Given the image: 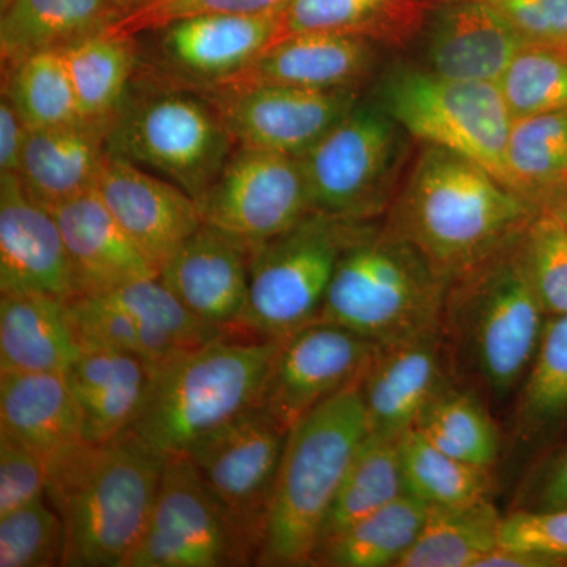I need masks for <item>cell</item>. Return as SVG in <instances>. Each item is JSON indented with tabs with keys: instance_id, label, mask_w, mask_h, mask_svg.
I'll list each match as a JSON object with an SVG mask.
<instances>
[{
	"instance_id": "obj_30",
	"label": "cell",
	"mask_w": 567,
	"mask_h": 567,
	"mask_svg": "<svg viewBox=\"0 0 567 567\" xmlns=\"http://www.w3.org/2000/svg\"><path fill=\"white\" fill-rule=\"evenodd\" d=\"M100 297L122 309L136 324L147 361L153 368L177 354L207 344L219 336L238 333L197 319L159 281L158 276L126 284L111 292L100 293Z\"/></svg>"
},
{
	"instance_id": "obj_34",
	"label": "cell",
	"mask_w": 567,
	"mask_h": 567,
	"mask_svg": "<svg viewBox=\"0 0 567 567\" xmlns=\"http://www.w3.org/2000/svg\"><path fill=\"white\" fill-rule=\"evenodd\" d=\"M503 518L488 498L431 509L398 567H476L499 546Z\"/></svg>"
},
{
	"instance_id": "obj_7",
	"label": "cell",
	"mask_w": 567,
	"mask_h": 567,
	"mask_svg": "<svg viewBox=\"0 0 567 567\" xmlns=\"http://www.w3.org/2000/svg\"><path fill=\"white\" fill-rule=\"evenodd\" d=\"M148 70L141 61L107 125V151L200 203L233 155L235 142L203 92Z\"/></svg>"
},
{
	"instance_id": "obj_46",
	"label": "cell",
	"mask_w": 567,
	"mask_h": 567,
	"mask_svg": "<svg viewBox=\"0 0 567 567\" xmlns=\"http://www.w3.org/2000/svg\"><path fill=\"white\" fill-rule=\"evenodd\" d=\"M525 44L567 51V0H486Z\"/></svg>"
},
{
	"instance_id": "obj_49",
	"label": "cell",
	"mask_w": 567,
	"mask_h": 567,
	"mask_svg": "<svg viewBox=\"0 0 567 567\" xmlns=\"http://www.w3.org/2000/svg\"><path fill=\"white\" fill-rule=\"evenodd\" d=\"M476 567H551L543 557H537L529 551L505 547L499 544L495 550L486 555Z\"/></svg>"
},
{
	"instance_id": "obj_53",
	"label": "cell",
	"mask_w": 567,
	"mask_h": 567,
	"mask_svg": "<svg viewBox=\"0 0 567 567\" xmlns=\"http://www.w3.org/2000/svg\"><path fill=\"white\" fill-rule=\"evenodd\" d=\"M0 2L6 3V2H7V0H0Z\"/></svg>"
},
{
	"instance_id": "obj_17",
	"label": "cell",
	"mask_w": 567,
	"mask_h": 567,
	"mask_svg": "<svg viewBox=\"0 0 567 567\" xmlns=\"http://www.w3.org/2000/svg\"><path fill=\"white\" fill-rule=\"evenodd\" d=\"M252 249L244 238L204 223L163 264L158 278L197 319L238 331Z\"/></svg>"
},
{
	"instance_id": "obj_21",
	"label": "cell",
	"mask_w": 567,
	"mask_h": 567,
	"mask_svg": "<svg viewBox=\"0 0 567 567\" xmlns=\"http://www.w3.org/2000/svg\"><path fill=\"white\" fill-rule=\"evenodd\" d=\"M424 70L461 81L498 82L525 47L486 0L439 2L423 33Z\"/></svg>"
},
{
	"instance_id": "obj_41",
	"label": "cell",
	"mask_w": 567,
	"mask_h": 567,
	"mask_svg": "<svg viewBox=\"0 0 567 567\" xmlns=\"http://www.w3.org/2000/svg\"><path fill=\"white\" fill-rule=\"evenodd\" d=\"M65 529L47 496L0 517V567L62 566Z\"/></svg>"
},
{
	"instance_id": "obj_24",
	"label": "cell",
	"mask_w": 567,
	"mask_h": 567,
	"mask_svg": "<svg viewBox=\"0 0 567 567\" xmlns=\"http://www.w3.org/2000/svg\"><path fill=\"white\" fill-rule=\"evenodd\" d=\"M107 159V125L81 121L29 130L14 175L33 200L52 210L93 192Z\"/></svg>"
},
{
	"instance_id": "obj_45",
	"label": "cell",
	"mask_w": 567,
	"mask_h": 567,
	"mask_svg": "<svg viewBox=\"0 0 567 567\" xmlns=\"http://www.w3.org/2000/svg\"><path fill=\"white\" fill-rule=\"evenodd\" d=\"M499 544L567 565V509L516 511L503 518Z\"/></svg>"
},
{
	"instance_id": "obj_15",
	"label": "cell",
	"mask_w": 567,
	"mask_h": 567,
	"mask_svg": "<svg viewBox=\"0 0 567 567\" xmlns=\"http://www.w3.org/2000/svg\"><path fill=\"white\" fill-rule=\"evenodd\" d=\"M379 346L341 324L316 320L279 344L262 395L271 417L289 432L306 415L360 382Z\"/></svg>"
},
{
	"instance_id": "obj_2",
	"label": "cell",
	"mask_w": 567,
	"mask_h": 567,
	"mask_svg": "<svg viewBox=\"0 0 567 567\" xmlns=\"http://www.w3.org/2000/svg\"><path fill=\"white\" fill-rule=\"evenodd\" d=\"M164 457L136 432L76 440L48 457V503L65 529L62 566L123 567L141 539Z\"/></svg>"
},
{
	"instance_id": "obj_3",
	"label": "cell",
	"mask_w": 567,
	"mask_h": 567,
	"mask_svg": "<svg viewBox=\"0 0 567 567\" xmlns=\"http://www.w3.org/2000/svg\"><path fill=\"white\" fill-rule=\"evenodd\" d=\"M522 234L447 282L446 346L496 399L520 388L548 317L529 281Z\"/></svg>"
},
{
	"instance_id": "obj_36",
	"label": "cell",
	"mask_w": 567,
	"mask_h": 567,
	"mask_svg": "<svg viewBox=\"0 0 567 567\" xmlns=\"http://www.w3.org/2000/svg\"><path fill=\"white\" fill-rule=\"evenodd\" d=\"M517 427L528 440L548 439L567 424V315L547 317L522 382Z\"/></svg>"
},
{
	"instance_id": "obj_1",
	"label": "cell",
	"mask_w": 567,
	"mask_h": 567,
	"mask_svg": "<svg viewBox=\"0 0 567 567\" xmlns=\"http://www.w3.org/2000/svg\"><path fill=\"white\" fill-rule=\"evenodd\" d=\"M537 212L481 164L421 144L386 213L385 227L415 246L450 282L524 233Z\"/></svg>"
},
{
	"instance_id": "obj_48",
	"label": "cell",
	"mask_w": 567,
	"mask_h": 567,
	"mask_svg": "<svg viewBox=\"0 0 567 567\" xmlns=\"http://www.w3.org/2000/svg\"><path fill=\"white\" fill-rule=\"evenodd\" d=\"M29 128L9 100H0V174H17Z\"/></svg>"
},
{
	"instance_id": "obj_28",
	"label": "cell",
	"mask_w": 567,
	"mask_h": 567,
	"mask_svg": "<svg viewBox=\"0 0 567 567\" xmlns=\"http://www.w3.org/2000/svg\"><path fill=\"white\" fill-rule=\"evenodd\" d=\"M66 300L47 293L0 297V372H59L80 354Z\"/></svg>"
},
{
	"instance_id": "obj_38",
	"label": "cell",
	"mask_w": 567,
	"mask_h": 567,
	"mask_svg": "<svg viewBox=\"0 0 567 567\" xmlns=\"http://www.w3.org/2000/svg\"><path fill=\"white\" fill-rule=\"evenodd\" d=\"M427 442L450 456L491 470L498 457V432L475 393L450 385L415 425Z\"/></svg>"
},
{
	"instance_id": "obj_22",
	"label": "cell",
	"mask_w": 567,
	"mask_h": 567,
	"mask_svg": "<svg viewBox=\"0 0 567 567\" xmlns=\"http://www.w3.org/2000/svg\"><path fill=\"white\" fill-rule=\"evenodd\" d=\"M380 55L360 37L330 32L284 35L226 84H279L315 91H361ZM224 85V84H223Z\"/></svg>"
},
{
	"instance_id": "obj_52",
	"label": "cell",
	"mask_w": 567,
	"mask_h": 567,
	"mask_svg": "<svg viewBox=\"0 0 567 567\" xmlns=\"http://www.w3.org/2000/svg\"><path fill=\"white\" fill-rule=\"evenodd\" d=\"M440 2H450V0H440Z\"/></svg>"
},
{
	"instance_id": "obj_6",
	"label": "cell",
	"mask_w": 567,
	"mask_h": 567,
	"mask_svg": "<svg viewBox=\"0 0 567 567\" xmlns=\"http://www.w3.org/2000/svg\"><path fill=\"white\" fill-rule=\"evenodd\" d=\"M447 282L385 224L371 223L342 254L320 319L379 347L443 331Z\"/></svg>"
},
{
	"instance_id": "obj_42",
	"label": "cell",
	"mask_w": 567,
	"mask_h": 567,
	"mask_svg": "<svg viewBox=\"0 0 567 567\" xmlns=\"http://www.w3.org/2000/svg\"><path fill=\"white\" fill-rule=\"evenodd\" d=\"M522 254L529 281L548 317L567 315V229L539 210L525 227Z\"/></svg>"
},
{
	"instance_id": "obj_12",
	"label": "cell",
	"mask_w": 567,
	"mask_h": 567,
	"mask_svg": "<svg viewBox=\"0 0 567 567\" xmlns=\"http://www.w3.org/2000/svg\"><path fill=\"white\" fill-rule=\"evenodd\" d=\"M204 223L257 246L312 212L297 156L235 145L221 174L200 199Z\"/></svg>"
},
{
	"instance_id": "obj_43",
	"label": "cell",
	"mask_w": 567,
	"mask_h": 567,
	"mask_svg": "<svg viewBox=\"0 0 567 567\" xmlns=\"http://www.w3.org/2000/svg\"><path fill=\"white\" fill-rule=\"evenodd\" d=\"M48 457L0 432V517L47 494Z\"/></svg>"
},
{
	"instance_id": "obj_40",
	"label": "cell",
	"mask_w": 567,
	"mask_h": 567,
	"mask_svg": "<svg viewBox=\"0 0 567 567\" xmlns=\"http://www.w3.org/2000/svg\"><path fill=\"white\" fill-rule=\"evenodd\" d=\"M513 122L567 110V51L525 44L499 78Z\"/></svg>"
},
{
	"instance_id": "obj_16",
	"label": "cell",
	"mask_w": 567,
	"mask_h": 567,
	"mask_svg": "<svg viewBox=\"0 0 567 567\" xmlns=\"http://www.w3.org/2000/svg\"><path fill=\"white\" fill-rule=\"evenodd\" d=\"M148 33L153 35L152 69L189 87H213L235 80L281 39V10L196 14Z\"/></svg>"
},
{
	"instance_id": "obj_9",
	"label": "cell",
	"mask_w": 567,
	"mask_h": 567,
	"mask_svg": "<svg viewBox=\"0 0 567 567\" xmlns=\"http://www.w3.org/2000/svg\"><path fill=\"white\" fill-rule=\"evenodd\" d=\"M374 100L412 140L461 153L511 189L514 122L496 82L450 80L401 63L380 78Z\"/></svg>"
},
{
	"instance_id": "obj_14",
	"label": "cell",
	"mask_w": 567,
	"mask_h": 567,
	"mask_svg": "<svg viewBox=\"0 0 567 567\" xmlns=\"http://www.w3.org/2000/svg\"><path fill=\"white\" fill-rule=\"evenodd\" d=\"M237 566L221 511L186 454L164 457L141 539L123 567Z\"/></svg>"
},
{
	"instance_id": "obj_5",
	"label": "cell",
	"mask_w": 567,
	"mask_h": 567,
	"mask_svg": "<svg viewBox=\"0 0 567 567\" xmlns=\"http://www.w3.org/2000/svg\"><path fill=\"white\" fill-rule=\"evenodd\" d=\"M369 434L360 382L287 432L256 565L309 566L353 454Z\"/></svg>"
},
{
	"instance_id": "obj_25",
	"label": "cell",
	"mask_w": 567,
	"mask_h": 567,
	"mask_svg": "<svg viewBox=\"0 0 567 567\" xmlns=\"http://www.w3.org/2000/svg\"><path fill=\"white\" fill-rule=\"evenodd\" d=\"M153 365L134 354L81 350L66 369V382L81 413V439L100 443L132 431L140 420Z\"/></svg>"
},
{
	"instance_id": "obj_23",
	"label": "cell",
	"mask_w": 567,
	"mask_h": 567,
	"mask_svg": "<svg viewBox=\"0 0 567 567\" xmlns=\"http://www.w3.org/2000/svg\"><path fill=\"white\" fill-rule=\"evenodd\" d=\"M51 212L61 227L78 297L111 292L159 275V268L122 229L96 189Z\"/></svg>"
},
{
	"instance_id": "obj_47",
	"label": "cell",
	"mask_w": 567,
	"mask_h": 567,
	"mask_svg": "<svg viewBox=\"0 0 567 567\" xmlns=\"http://www.w3.org/2000/svg\"><path fill=\"white\" fill-rule=\"evenodd\" d=\"M525 511L567 509V447L551 458L539 473Z\"/></svg>"
},
{
	"instance_id": "obj_51",
	"label": "cell",
	"mask_w": 567,
	"mask_h": 567,
	"mask_svg": "<svg viewBox=\"0 0 567 567\" xmlns=\"http://www.w3.org/2000/svg\"><path fill=\"white\" fill-rule=\"evenodd\" d=\"M112 2L123 11V17H126V14L141 9V7L147 6V3L153 2V0H112Z\"/></svg>"
},
{
	"instance_id": "obj_31",
	"label": "cell",
	"mask_w": 567,
	"mask_h": 567,
	"mask_svg": "<svg viewBox=\"0 0 567 567\" xmlns=\"http://www.w3.org/2000/svg\"><path fill=\"white\" fill-rule=\"evenodd\" d=\"M136 35L110 31L62 50L82 117L110 125L141 65Z\"/></svg>"
},
{
	"instance_id": "obj_20",
	"label": "cell",
	"mask_w": 567,
	"mask_h": 567,
	"mask_svg": "<svg viewBox=\"0 0 567 567\" xmlns=\"http://www.w3.org/2000/svg\"><path fill=\"white\" fill-rule=\"evenodd\" d=\"M443 331L401 344L379 347L360 380L369 431L401 439L450 386Z\"/></svg>"
},
{
	"instance_id": "obj_35",
	"label": "cell",
	"mask_w": 567,
	"mask_h": 567,
	"mask_svg": "<svg viewBox=\"0 0 567 567\" xmlns=\"http://www.w3.org/2000/svg\"><path fill=\"white\" fill-rule=\"evenodd\" d=\"M2 71V96L29 130L85 121L62 51L37 52Z\"/></svg>"
},
{
	"instance_id": "obj_18",
	"label": "cell",
	"mask_w": 567,
	"mask_h": 567,
	"mask_svg": "<svg viewBox=\"0 0 567 567\" xmlns=\"http://www.w3.org/2000/svg\"><path fill=\"white\" fill-rule=\"evenodd\" d=\"M78 297L61 227L14 174H0V295Z\"/></svg>"
},
{
	"instance_id": "obj_13",
	"label": "cell",
	"mask_w": 567,
	"mask_h": 567,
	"mask_svg": "<svg viewBox=\"0 0 567 567\" xmlns=\"http://www.w3.org/2000/svg\"><path fill=\"white\" fill-rule=\"evenodd\" d=\"M223 118L235 145L301 156L361 100V91H315L279 84L197 89Z\"/></svg>"
},
{
	"instance_id": "obj_4",
	"label": "cell",
	"mask_w": 567,
	"mask_h": 567,
	"mask_svg": "<svg viewBox=\"0 0 567 567\" xmlns=\"http://www.w3.org/2000/svg\"><path fill=\"white\" fill-rule=\"evenodd\" d=\"M237 334L219 336L153 368L133 431L159 456L188 453L204 436L262 404L281 341Z\"/></svg>"
},
{
	"instance_id": "obj_19",
	"label": "cell",
	"mask_w": 567,
	"mask_h": 567,
	"mask_svg": "<svg viewBox=\"0 0 567 567\" xmlns=\"http://www.w3.org/2000/svg\"><path fill=\"white\" fill-rule=\"evenodd\" d=\"M95 189L122 229L158 268L204 224L193 196L117 156L110 155Z\"/></svg>"
},
{
	"instance_id": "obj_29",
	"label": "cell",
	"mask_w": 567,
	"mask_h": 567,
	"mask_svg": "<svg viewBox=\"0 0 567 567\" xmlns=\"http://www.w3.org/2000/svg\"><path fill=\"white\" fill-rule=\"evenodd\" d=\"M0 432L47 457L80 440V406L65 374L0 372Z\"/></svg>"
},
{
	"instance_id": "obj_11",
	"label": "cell",
	"mask_w": 567,
	"mask_h": 567,
	"mask_svg": "<svg viewBox=\"0 0 567 567\" xmlns=\"http://www.w3.org/2000/svg\"><path fill=\"white\" fill-rule=\"evenodd\" d=\"M287 432L251 406L189 447L186 456L221 511L237 566L256 565Z\"/></svg>"
},
{
	"instance_id": "obj_50",
	"label": "cell",
	"mask_w": 567,
	"mask_h": 567,
	"mask_svg": "<svg viewBox=\"0 0 567 567\" xmlns=\"http://www.w3.org/2000/svg\"><path fill=\"white\" fill-rule=\"evenodd\" d=\"M537 210H544L554 215L567 229V182L559 183L554 188L547 189L537 199Z\"/></svg>"
},
{
	"instance_id": "obj_39",
	"label": "cell",
	"mask_w": 567,
	"mask_h": 567,
	"mask_svg": "<svg viewBox=\"0 0 567 567\" xmlns=\"http://www.w3.org/2000/svg\"><path fill=\"white\" fill-rule=\"evenodd\" d=\"M507 175L511 189L535 207L547 189L567 182V110L513 123Z\"/></svg>"
},
{
	"instance_id": "obj_33",
	"label": "cell",
	"mask_w": 567,
	"mask_h": 567,
	"mask_svg": "<svg viewBox=\"0 0 567 567\" xmlns=\"http://www.w3.org/2000/svg\"><path fill=\"white\" fill-rule=\"evenodd\" d=\"M404 494L399 439L369 431L342 477L317 548Z\"/></svg>"
},
{
	"instance_id": "obj_27",
	"label": "cell",
	"mask_w": 567,
	"mask_h": 567,
	"mask_svg": "<svg viewBox=\"0 0 567 567\" xmlns=\"http://www.w3.org/2000/svg\"><path fill=\"white\" fill-rule=\"evenodd\" d=\"M123 18L112 0H7L0 17L2 66L44 51H62L110 31Z\"/></svg>"
},
{
	"instance_id": "obj_32",
	"label": "cell",
	"mask_w": 567,
	"mask_h": 567,
	"mask_svg": "<svg viewBox=\"0 0 567 567\" xmlns=\"http://www.w3.org/2000/svg\"><path fill=\"white\" fill-rule=\"evenodd\" d=\"M431 513L420 499L404 494L361 518L317 548L312 566L391 567L399 566L416 543Z\"/></svg>"
},
{
	"instance_id": "obj_37",
	"label": "cell",
	"mask_w": 567,
	"mask_h": 567,
	"mask_svg": "<svg viewBox=\"0 0 567 567\" xmlns=\"http://www.w3.org/2000/svg\"><path fill=\"white\" fill-rule=\"evenodd\" d=\"M405 494L431 509L487 498L488 468L450 456L412 429L399 439Z\"/></svg>"
},
{
	"instance_id": "obj_10",
	"label": "cell",
	"mask_w": 567,
	"mask_h": 567,
	"mask_svg": "<svg viewBox=\"0 0 567 567\" xmlns=\"http://www.w3.org/2000/svg\"><path fill=\"white\" fill-rule=\"evenodd\" d=\"M409 140L379 103L363 100L300 158L315 212L375 223L401 188Z\"/></svg>"
},
{
	"instance_id": "obj_26",
	"label": "cell",
	"mask_w": 567,
	"mask_h": 567,
	"mask_svg": "<svg viewBox=\"0 0 567 567\" xmlns=\"http://www.w3.org/2000/svg\"><path fill=\"white\" fill-rule=\"evenodd\" d=\"M440 0H287L282 35L330 32L360 37L377 47H409L420 39Z\"/></svg>"
},
{
	"instance_id": "obj_8",
	"label": "cell",
	"mask_w": 567,
	"mask_h": 567,
	"mask_svg": "<svg viewBox=\"0 0 567 567\" xmlns=\"http://www.w3.org/2000/svg\"><path fill=\"white\" fill-rule=\"evenodd\" d=\"M369 224L312 210L286 233L254 246L238 331L282 341L319 320L342 254Z\"/></svg>"
},
{
	"instance_id": "obj_44",
	"label": "cell",
	"mask_w": 567,
	"mask_h": 567,
	"mask_svg": "<svg viewBox=\"0 0 567 567\" xmlns=\"http://www.w3.org/2000/svg\"><path fill=\"white\" fill-rule=\"evenodd\" d=\"M287 0H153L123 17L115 31L141 35L182 18L207 13L259 14L281 10Z\"/></svg>"
}]
</instances>
